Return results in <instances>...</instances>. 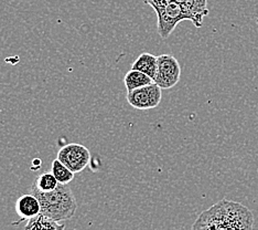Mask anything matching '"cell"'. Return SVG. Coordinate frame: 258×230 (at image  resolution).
<instances>
[{"label": "cell", "mask_w": 258, "mask_h": 230, "mask_svg": "<svg viewBox=\"0 0 258 230\" xmlns=\"http://www.w3.org/2000/svg\"><path fill=\"white\" fill-rule=\"evenodd\" d=\"M254 216L246 206L223 199L204 210L192 230H253Z\"/></svg>", "instance_id": "1"}, {"label": "cell", "mask_w": 258, "mask_h": 230, "mask_svg": "<svg viewBox=\"0 0 258 230\" xmlns=\"http://www.w3.org/2000/svg\"><path fill=\"white\" fill-rule=\"evenodd\" d=\"M30 193L39 199L41 215L57 222L71 219L78 209V203L69 184H58L52 192H40L31 185Z\"/></svg>", "instance_id": "2"}, {"label": "cell", "mask_w": 258, "mask_h": 230, "mask_svg": "<svg viewBox=\"0 0 258 230\" xmlns=\"http://www.w3.org/2000/svg\"><path fill=\"white\" fill-rule=\"evenodd\" d=\"M144 2L156 11L158 18L157 30L162 39H167L181 21L189 20L181 4L172 0H144Z\"/></svg>", "instance_id": "3"}, {"label": "cell", "mask_w": 258, "mask_h": 230, "mask_svg": "<svg viewBox=\"0 0 258 230\" xmlns=\"http://www.w3.org/2000/svg\"><path fill=\"white\" fill-rule=\"evenodd\" d=\"M181 67L179 61L171 55H161L158 57V67L154 82L161 88H171L179 83Z\"/></svg>", "instance_id": "4"}, {"label": "cell", "mask_w": 258, "mask_h": 230, "mask_svg": "<svg viewBox=\"0 0 258 230\" xmlns=\"http://www.w3.org/2000/svg\"><path fill=\"white\" fill-rule=\"evenodd\" d=\"M58 161L72 170L74 174L81 173L91 161V153L87 147L78 144L71 143L58 151L57 157Z\"/></svg>", "instance_id": "5"}, {"label": "cell", "mask_w": 258, "mask_h": 230, "mask_svg": "<svg viewBox=\"0 0 258 230\" xmlns=\"http://www.w3.org/2000/svg\"><path fill=\"white\" fill-rule=\"evenodd\" d=\"M161 90L155 82L151 84L135 88L127 92V102L134 109L137 110H150L155 109L161 102Z\"/></svg>", "instance_id": "6"}, {"label": "cell", "mask_w": 258, "mask_h": 230, "mask_svg": "<svg viewBox=\"0 0 258 230\" xmlns=\"http://www.w3.org/2000/svg\"><path fill=\"white\" fill-rule=\"evenodd\" d=\"M16 212L20 217L18 223L25 220L28 221L39 216L41 214V205L39 199L31 193L22 195L16 202Z\"/></svg>", "instance_id": "7"}, {"label": "cell", "mask_w": 258, "mask_h": 230, "mask_svg": "<svg viewBox=\"0 0 258 230\" xmlns=\"http://www.w3.org/2000/svg\"><path fill=\"white\" fill-rule=\"evenodd\" d=\"M181 6L193 25L197 28H201L203 19L209 15L208 0H185Z\"/></svg>", "instance_id": "8"}, {"label": "cell", "mask_w": 258, "mask_h": 230, "mask_svg": "<svg viewBox=\"0 0 258 230\" xmlns=\"http://www.w3.org/2000/svg\"><path fill=\"white\" fill-rule=\"evenodd\" d=\"M157 67H158V57L151 55V53H148V52H144L134 61L132 69L140 71V72L147 74L151 79H154L156 75Z\"/></svg>", "instance_id": "9"}, {"label": "cell", "mask_w": 258, "mask_h": 230, "mask_svg": "<svg viewBox=\"0 0 258 230\" xmlns=\"http://www.w3.org/2000/svg\"><path fill=\"white\" fill-rule=\"evenodd\" d=\"M66 225L57 222L53 219L45 217L43 215H39L32 219L28 220V223L25 227V230H64Z\"/></svg>", "instance_id": "10"}, {"label": "cell", "mask_w": 258, "mask_h": 230, "mask_svg": "<svg viewBox=\"0 0 258 230\" xmlns=\"http://www.w3.org/2000/svg\"><path fill=\"white\" fill-rule=\"evenodd\" d=\"M124 83L127 88V92H129L135 90V88L154 83V79H151L147 74L140 72V71L131 69L125 75Z\"/></svg>", "instance_id": "11"}, {"label": "cell", "mask_w": 258, "mask_h": 230, "mask_svg": "<svg viewBox=\"0 0 258 230\" xmlns=\"http://www.w3.org/2000/svg\"><path fill=\"white\" fill-rule=\"evenodd\" d=\"M51 173L54 175L58 184L68 185L74 179V173L70 170L66 165L62 164L58 159H54L51 166Z\"/></svg>", "instance_id": "12"}, {"label": "cell", "mask_w": 258, "mask_h": 230, "mask_svg": "<svg viewBox=\"0 0 258 230\" xmlns=\"http://www.w3.org/2000/svg\"><path fill=\"white\" fill-rule=\"evenodd\" d=\"M32 185L40 192H52L57 187L58 181L51 172L42 173L34 179Z\"/></svg>", "instance_id": "13"}, {"label": "cell", "mask_w": 258, "mask_h": 230, "mask_svg": "<svg viewBox=\"0 0 258 230\" xmlns=\"http://www.w3.org/2000/svg\"><path fill=\"white\" fill-rule=\"evenodd\" d=\"M32 164H33L32 169H33V170H37V169H39V167H40L41 161H40L39 158H34V159H33V162H32Z\"/></svg>", "instance_id": "14"}, {"label": "cell", "mask_w": 258, "mask_h": 230, "mask_svg": "<svg viewBox=\"0 0 258 230\" xmlns=\"http://www.w3.org/2000/svg\"><path fill=\"white\" fill-rule=\"evenodd\" d=\"M172 2H175V3H178V4H183L185 0H172Z\"/></svg>", "instance_id": "15"}]
</instances>
